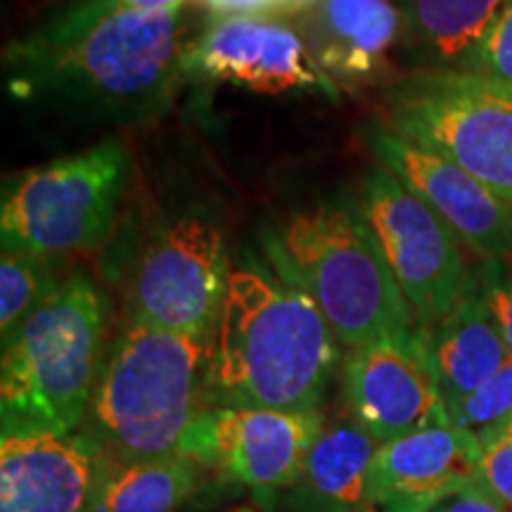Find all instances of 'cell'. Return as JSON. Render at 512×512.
<instances>
[{"instance_id":"obj_16","label":"cell","mask_w":512,"mask_h":512,"mask_svg":"<svg viewBox=\"0 0 512 512\" xmlns=\"http://www.w3.org/2000/svg\"><path fill=\"white\" fill-rule=\"evenodd\" d=\"M299 36L332 83L358 86L387 72L403 17L394 0H320L299 12Z\"/></svg>"},{"instance_id":"obj_23","label":"cell","mask_w":512,"mask_h":512,"mask_svg":"<svg viewBox=\"0 0 512 512\" xmlns=\"http://www.w3.org/2000/svg\"><path fill=\"white\" fill-rule=\"evenodd\" d=\"M482 463L479 477L491 496L512 512V415L477 432Z\"/></svg>"},{"instance_id":"obj_27","label":"cell","mask_w":512,"mask_h":512,"mask_svg":"<svg viewBox=\"0 0 512 512\" xmlns=\"http://www.w3.org/2000/svg\"><path fill=\"white\" fill-rule=\"evenodd\" d=\"M214 17H268L278 12V0H192Z\"/></svg>"},{"instance_id":"obj_12","label":"cell","mask_w":512,"mask_h":512,"mask_svg":"<svg viewBox=\"0 0 512 512\" xmlns=\"http://www.w3.org/2000/svg\"><path fill=\"white\" fill-rule=\"evenodd\" d=\"M190 72L264 95L335 93L299 31L271 17H214L190 53Z\"/></svg>"},{"instance_id":"obj_21","label":"cell","mask_w":512,"mask_h":512,"mask_svg":"<svg viewBox=\"0 0 512 512\" xmlns=\"http://www.w3.org/2000/svg\"><path fill=\"white\" fill-rule=\"evenodd\" d=\"M53 256L3 252L0 259V335L10 337L60 285Z\"/></svg>"},{"instance_id":"obj_30","label":"cell","mask_w":512,"mask_h":512,"mask_svg":"<svg viewBox=\"0 0 512 512\" xmlns=\"http://www.w3.org/2000/svg\"><path fill=\"white\" fill-rule=\"evenodd\" d=\"M316 3H320V0H278V12L275 15H299V12Z\"/></svg>"},{"instance_id":"obj_17","label":"cell","mask_w":512,"mask_h":512,"mask_svg":"<svg viewBox=\"0 0 512 512\" xmlns=\"http://www.w3.org/2000/svg\"><path fill=\"white\" fill-rule=\"evenodd\" d=\"M434 368H437L446 411L477 392L510 361L508 344L498 328L494 313L475 287L441 323L427 328Z\"/></svg>"},{"instance_id":"obj_18","label":"cell","mask_w":512,"mask_h":512,"mask_svg":"<svg viewBox=\"0 0 512 512\" xmlns=\"http://www.w3.org/2000/svg\"><path fill=\"white\" fill-rule=\"evenodd\" d=\"M401 48L415 69L460 67L496 27L512 0H396Z\"/></svg>"},{"instance_id":"obj_13","label":"cell","mask_w":512,"mask_h":512,"mask_svg":"<svg viewBox=\"0 0 512 512\" xmlns=\"http://www.w3.org/2000/svg\"><path fill=\"white\" fill-rule=\"evenodd\" d=\"M325 413L221 406L211 413V467L261 496L302 484Z\"/></svg>"},{"instance_id":"obj_19","label":"cell","mask_w":512,"mask_h":512,"mask_svg":"<svg viewBox=\"0 0 512 512\" xmlns=\"http://www.w3.org/2000/svg\"><path fill=\"white\" fill-rule=\"evenodd\" d=\"M211 470L190 456L136 463H100L88 512H178L202 489Z\"/></svg>"},{"instance_id":"obj_2","label":"cell","mask_w":512,"mask_h":512,"mask_svg":"<svg viewBox=\"0 0 512 512\" xmlns=\"http://www.w3.org/2000/svg\"><path fill=\"white\" fill-rule=\"evenodd\" d=\"M342 344L309 294L266 259L230 271L211 344L214 406L323 411L342 368Z\"/></svg>"},{"instance_id":"obj_6","label":"cell","mask_w":512,"mask_h":512,"mask_svg":"<svg viewBox=\"0 0 512 512\" xmlns=\"http://www.w3.org/2000/svg\"><path fill=\"white\" fill-rule=\"evenodd\" d=\"M377 124L458 164L512 202V86L470 69H411L389 83Z\"/></svg>"},{"instance_id":"obj_25","label":"cell","mask_w":512,"mask_h":512,"mask_svg":"<svg viewBox=\"0 0 512 512\" xmlns=\"http://www.w3.org/2000/svg\"><path fill=\"white\" fill-rule=\"evenodd\" d=\"M477 285L494 313L512 358V256L510 259L482 261L477 271Z\"/></svg>"},{"instance_id":"obj_11","label":"cell","mask_w":512,"mask_h":512,"mask_svg":"<svg viewBox=\"0 0 512 512\" xmlns=\"http://www.w3.org/2000/svg\"><path fill=\"white\" fill-rule=\"evenodd\" d=\"M375 162L444 219L479 261L512 256V202L458 164L382 124L366 126Z\"/></svg>"},{"instance_id":"obj_3","label":"cell","mask_w":512,"mask_h":512,"mask_svg":"<svg viewBox=\"0 0 512 512\" xmlns=\"http://www.w3.org/2000/svg\"><path fill=\"white\" fill-rule=\"evenodd\" d=\"M211 344L126 318L76 432L100 463L190 456L211 467Z\"/></svg>"},{"instance_id":"obj_31","label":"cell","mask_w":512,"mask_h":512,"mask_svg":"<svg viewBox=\"0 0 512 512\" xmlns=\"http://www.w3.org/2000/svg\"><path fill=\"white\" fill-rule=\"evenodd\" d=\"M233 512H259V510H254V508H240V510H233Z\"/></svg>"},{"instance_id":"obj_24","label":"cell","mask_w":512,"mask_h":512,"mask_svg":"<svg viewBox=\"0 0 512 512\" xmlns=\"http://www.w3.org/2000/svg\"><path fill=\"white\" fill-rule=\"evenodd\" d=\"M460 69H470L512 86V5L484 41L465 57Z\"/></svg>"},{"instance_id":"obj_15","label":"cell","mask_w":512,"mask_h":512,"mask_svg":"<svg viewBox=\"0 0 512 512\" xmlns=\"http://www.w3.org/2000/svg\"><path fill=\"white\" fill-rule=\"evenodd\" d=\"M98 456L81 434L3 430L0 512H88Z\"/></svg>"},{"instance_id":"obj_8","label":"cell","mask_w":512,"mask_h":512,"mask_svg":"<svg viewBox=\"0 0 512 512\" xmlns=\"http://www.w3.org/2000/svg\"><path fill=\"white\" fill-rule=\"evenodd\" d=\"M356 204L422 328H434L475 287L463 242L418 195L375 164Z\"/></svg>"},{"instance_id":"obj_20","label":"cell","mask_w":512,"mask_h":512,"mask_svg":"<svg viewBox=\"0 0 512 512\" xmlns=\"http://www.w3.org/2000/svg\"><path fill=\"white\" fill-rule=\"evenodd\" d=\"M380 446V441L347 413L332 420L325 418L306 458L299 489L325 501L370 505L368 475Z\"/></svg>"},{"instance_id":"obj_22","label":"cell","mask_w":512,"mask_h":512,"mask_svg":"<svg viewBox=\"0 0 512 512\" xmlns=\"http://www.w3.org/2000/svg\"><path fill=\"white\" fill-rule=\"evenodd\" d=\"M512 415V358L505 366L491 375L477 392L448 411L453 425L470 432H482Z\"/></svg>"},{"instance_id":"obj_1","label":"cell","mask_w":512,"mask_h":512,"mask_svg":"<svg viewBox=\"0 0 512 512\" xmlns=\"http://www.w3.org/2000/svg\"><path fill=\"white\" fill-rule=\"evenodd\" d=\"M197 38L183 10L62 0L5 46V93L24 107L83 124H150L174 105Z\"/></svg>"},{"instance_id":"obj_4","label":"cell","mask_w":512,"mask_h":512,"mask_svg":"<svg viewBox=\"0 0 512 512\" xmlns=\"http://www.w3.org/2000/svg\"><path fill=\"white\" fill-rule=\"evenodd\" d=\"M264 249L268 264L309 294L344 349L420 328L356 197L294 211L266 233Z\"/></svg>"},{"instance_id":"obj_7","label":"cell","mask_w":512,"mask_h":512,"mask_svg":"<svg viewBox=\"0 0 512 512\" xmlns=\"http://www.w3.org/2000/svg\"><path fill=\"white\" fill-rule=\"evenodd\" d=\"M128 171L126 145L110 138L15 176L0 204L3 252L60 259L100 247L117 221Z\"/></svg>"},{"instance_id":"obj_26","label":"cell","mask_w":512,"mask_h":512,"mask_svg":"<svg viewBox=\"0 0 512 512\" xmlns=\"http://www.w3.org/2000/svg\"><path fill=\"white\" fill-rule=\"evenodd\" d=\"M432 512H510L503 503H498L494 496L486 491V486L482 484V477L479 482L470 484L467 489L460 491V494L451 496L448 501L439 505L437 510Z\"/></svg>"},{"instance_id":"obj_14","label":"cell","mask_w":512,"mask_h":512,"mask_svg":"<svg viewBox=\"0 0 512 512\" xmlns=\"http://www.w3.org/2000/svg\"><path fill=\"white\" fill-rule=\"evenodd\" d=\"M475 432L439 425L382 444L368 475V503L380 512H432L479 482Z\"/></svg>"},{"instance_id":"obj_10","label":"cell","mask_w":512,"mask_h":512,"mask_svg":"<svg viewBox=\"0 0 512 512\" xmlns=\"http://www.w3.org/2000/svg\"><path fill=\"white\" fill-rule=\"evenodd\" d=\"M339 403L342 413L380 444L448 425L427 328L420 325L408 337L347 349L339 368Z\"/></svg>"},{"instance_id":"obj_28","label":"cell","mask_w":512,"mask_h":512,"mask_svg":"<svg viewBox=\"0 0 512 512\" xmlns=\"http://www.w3.org/2000/svg\"><path fill=\"white\" fill-rule=\"evenodd\" d=\"M297 496H294V510L297 512H380L375 505H349V503H335L325 501L313 494H306L304 489L294 486Z\"/></svg>"},{"instance_id":"obj_29","label":"cell","mask_w":512,"mask_h":512,"mask_svg":"<svg viewBox=\"0 0 512 512\" xmlns=\"http://www.w3.org/2000/svg\"><path fill=\"white\" fill-rule=\"evenodd\" d=\"M114 3L138 12H181L188 0H114Z\"/></svg>"},{"instance_id":"obj_5","label":"cell","mask_w":512,"mask_h":512,"mask_svg":"<svg viewBox=\"0 0 512 512\" xmlns=\"http://www.w3.org/2000/svg\"><path fill=\"white\" fill-rule=\"evenodd\" d=\"M107 299L86 271L64 275L3 339V430H81L105 363Z\"/></svg>"},{"instance_id":"obj_9","label":"cell","mask_w":512,"mask_h":512,"mask_svg":"<svg viewBox=\"0 0 512 512\" xmlns=\"http://www.w3.org/2000/svg\"><path fill=\"white\" fill-rule=\"evenodd\" d=\"M230 261L221 228L181 216L143 249L126 290V318L181 335L214 337Z\"/></svg>"}]
</instances>
